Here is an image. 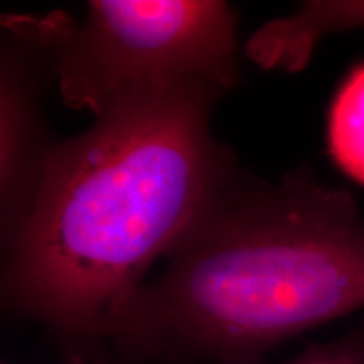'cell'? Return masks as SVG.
Here are the masks:
<instances>
[{
  "label": "cell",
  "mask_w": 364,
  "mask_h": 364,
  "mask_svg": "<svg viewBox=\"0 0 364 364\" xmlns=\"http://www.w3.org/2000/svg\"><path fill=\"white\" fill-rule=\"evenodd\" d=\"M353 29H364L363 0L304 2L292 16L263 24L245 44V56L265 70L299 71L322 38Z\"/></svg>",
  "instance_id": "obj_5"
},
{
  "label": "cell",
  "mask_w": 364,
  "mask_h": 364,
  "mask_svg": "<svg viewBox=\"0 0 364 364\" xmlns=\"http://www.w3.org/2000/svg\"><path fill=\"white\" fill-rule=\"evenodd\" d=\"M2 364H11L2 361ZM59 364H115L108 348L91 349V351H76V353H61V363Z\"/></svg>",
  "instance_id": "obj_8"
},
{
  "label": "cell",
  "mask_w": 364,
  "mask_h": 364,
  "mask_svg": "<svg viewBox=\"0 0 364 364\" xmlns=\"http://www.w3.org/2000/svg\"><path fill=\"white\" fill-rule=\"evenodd\" d=\"M285 364H364V322L338 339L309 346Z\"/></svg>",
  "instance_id": "obj_7"
},
{
  "label": "cell",
  "mask_w": 364,
  "mask_h": 364,
  "mask_svg": "<svg viewBox=\"0 0 364 364\" xmlns=\"http://www.w3.org/2000/svg\"><path fill=\"white\" fill-rule=\"evenodd\" d=\"M327 147L336 166L364 184V63L336 91L327 118Z\"/></svg>",
  "instance_id": "obj_6"
},
{
  "label": "cell",
  "mask_w": 364,
  "mask_h": 364,
  "mask_svg": "<svg viewBox=\"0 0 364 364\" xmlns=\"http://www.w3.org/2000/svg\"><path fill=\"white\" fill-rule=\"evenodd\" d=\"M238 14L220 0H91L68 24L58 90L73 110L102 115L125 100L238 86Z\"/></svg>",
  "instance_id": "obj_3"
},
{
  "label": "cell",
  "mask_w": 364,
  "mask_h": 364,
  "mask_svg": "<svg viewBox=\"0 0 364 364\" xmlns=\"http://www.w3.org/2000/svg\"><path fill=\"white\" fill-rule=\"evenodd\" d=\"M223 95L191 86L125 100L54 144L2 252L4 312L44 326L61 353L105 348L150 267L247 172L211 130Z\"/></svg>",
  "instance_id": "obj_1"
},
{
  "label": "cell",
  "mask_w": 364,
  "mask_h": 364,
  "mask_svg": "<svg viewBox=\"0 0 364 364\" xmlns=\"http://www.w3.org/2000/svg\"><path fill=\"white\" fill-rule=\"evenodd\" d=\"M364 307V215L300 167L247 171L105 329L115 364H263Z\"/></svg>",
  "instance_id": "obj_2"
},
{
  "label": "cell",
  "mask_w": 364,
  "mask_h": 364,
  "mask_svg": "<svg viewBox=\"0 0 364 364\" xmlns=\"http://www.w3.org/2000/svg\"><path fill=\"white\" fill-rule=\"evenodd\" d=\"M71 16L9 14L0 34V236L12 243L38 194L54 147L46 97L58 83V63Z\"/></svg>",
  "instance_id": "obj_4"
}]
</instances>
